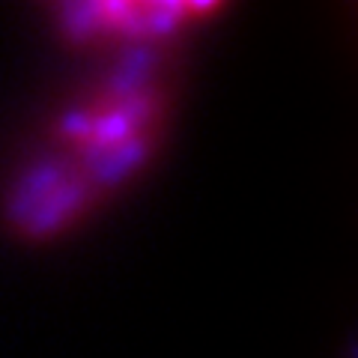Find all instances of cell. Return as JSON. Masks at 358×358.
Listing matches in <instances>:
<instances>
[{
	"mask_svg": "<svg viewBox=\"0 0 358 358\" xmlns=\"http://www.w3.org/2000/svg\"><path fill=\"white\" fill-rule=\"evenodd\" d=\"M218 15L212 3H176V0H87L51 9L57 36L105 60L167 57L194 30Z\"/></svg>",
	"mask_w": 358,
	"mask_h": 358,
	"instance_id": "cell-2",
	"label": "cell"
},
{
	"mask_svg": "<svg viewBox=\"0 0 358 358\" xmlns=\"http://www.w3.org/2000/svg\"><path fill=\"white\" fill-rule=\"evenodd\" d=\"M171 114L167 57L105 60L51 110L9 176L0 200L6 227L27 242L69 236L150 171Z\"/></svg>",
	"mask_w": 358,
	"mask_h": 358,
	"instance_id": "cell-1",
	"label": "cell"
}]
</instances>
